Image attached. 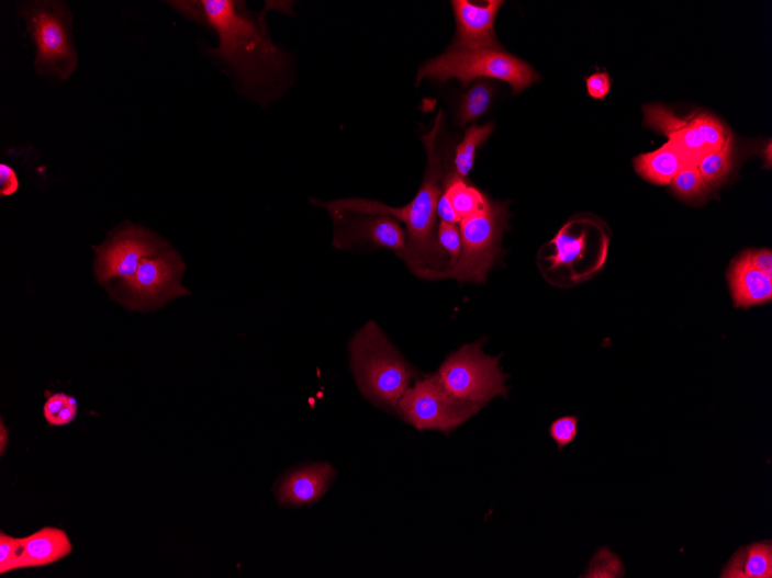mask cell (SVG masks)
<instances>
[{"label":"cell","instance_id":"obj_20","mask_svg":"<svg viewBox=\"0 0 772 578\" xmlns=\"http://www.w3.org/2000/svg\"><path fill=\"white\" fill-rule=\"evenodd\" d=\"M495 86L489 80L477 81L462 95L457 111V124L466 126L488 113L495 92Z\"/></svg>","mask_w":772,"mask_h":578},{"label":"cell","instance_id":"obj_31","mask_svg":"<svg viewBox=\"0 0 772 578\" xmlns=\"http://www.w3.org/2000/svg\"><path fill=\"white\" fill-rule=\"evenodd\" d=\"M19 189V181L14 170L7 166H0V195L10 196Z\"/></svg>","mask_w":772,"mask_h":578},{"label":"cell","instance_id":"obj_1","mask_svg":"<svg viewBox=\"0 0 772 578\" xmlns=\"http://www.w3.org/2000/svg\"><path fill=\"white\" fill-rule=\"evenodd\" d=\"M444 111H439L434 127L423 137L427 150V168L423 184L415 197L404 207L394 208L366 199H342L336 202L313 203L324 209L358 212L372 215H389L402 222L406 230V247L399 257L418 277L430 280L440 271L446 254L437 240V204L444 190V178L450 165V152L444 144Z\"/></svg>","mask_w":772,"mask_h":578},{"label":"cell","instance_id":"obj_26","mask_svg":"<svg viewBox=\"0 0 772 578\" xmlns=\"http://www.w3.org/2000/svg\"><path fill=\"white\" fill-rule=\"evenodd\" d=\"M437 240L440 250L450 257L449 265L452 267L459 259L461 253V234L460 228L456 225L440 222L437 227ZM449 267V269H450Z\"/></svg>","mask_w":772,"mask_h":578},{"label":"cell","instance_id":"obj_27","mask_svg":"<svg viewBox=\"0 0 772 578\" xmlns=\"http://www.w3.org/2000/svg\"><path fill=\"white\" fill-rule=\"evenodd\" d=\"M20 539L0 533V575L19 570Z\"/></svg>","mask_w":772,"mask_h":578},{"label":"cell","instance_id":"obj_9","mask_svg":"<svg viewBox=\"0 0 772 578\" xmlns=\"http://www.w3.org/2000/svg\"><path fill=\"white\" fill-rule=\"evenodd\" d=\"M646 124L664 135L690 163L697 162L713 151L724 147L731 133L713 115L697 113L681 118L661 104L644 107Z\"/></svg>","mask_w":772,"mask_h":578},{"label":"cell","instance_id":"obj_12","mask_svg":"<svg viewBox=\"0 0 772 578\" xmlns=\"http://www.w3.org/2000/svg\"><path fill=\"white\" fill-rule=\"evenodd\" d=\"M164 243L145 231L130 228L97 248V277L101 283L121 279L127 284L142 262L164 250Z\"/></svg>","mask_w":772,"mask_h":578},{"label":"cell","instance_id":"obj_17","mask_svg":"<svg viewBox=\"0 0 772 578\" xmlns=\"http://www.w3.org/2000/svg\"><path fill=\"white\" fill-rule=\"evenodd\" d=\"M687 165L691 163L670 141L654 151L639 155L634 160L636 172L656 185L671 184L675 175Z\"/></svg>","mask_w":772,"mask_h":578},{"label":"cell","instance_id":"obj_16","mask_svg":"<svg viewBox=\"0 0 772 578\" xmlns=\"http://www.w3.org/2000/svg\"><path fill=\"white\" fill-rule=\"evenodd\" d=\"M731 293L737 308L764 305L772 299V277L758 271L743 252L729 271Z\"/></svg>","mask_w":772,"mask_h":578},{"label":"cell","instance_id":"obj_5","mask_svg":"<svg viewBox=\"0 0 772 578\" xmlns=\"http://www.w3.org/2000/svg\"><path fill=\"white\" fill-rule=\"evenodd\" d=\"M508 207L491 202L481 213L460 222L461 253L458 261L433 275L434 280L455 279L460 283H483L501 249L502 234L508 225Z\"/></svg>","mask_w":772,"mask_h":578},{"label":"cell","instance_id":"obj_21","mask_svg":"<svg viewBox=\"0 0 772 578\" xmlns=\"http://www.w3.org/2000/svg\"><path fill=\"white\" fill-rule=\"evenodd\" d=\"M732 136L719 150L705 155L696 167L702 180L712 190L718 188L727 180L734 167Z\"/></svg>","mask_w":772,"mask_h":578},{"label":"cell","instance_id":"obj_2","mask_svg":"<svg viewBox=\"0 0 772 578\" xmlns=\"http://www.w3.org/2000/svg\"><path fill=\"white\" fill-rule=\"evenodd\" d=\"M189 19L202 22L219 36V47L212 52L248 86L268 88L286 75V55L271 41L267 27L233 0L174 2Z\"/></svg>","mask_w":772,"mask_h":578},{"label":"cell","instance_id":"obj_15","mask_svg":"<svg viewBox=\"0 0 772 578\" xmlns=\"http://www.w3.org/2000/svg\"><path fill=\"white\" fill-rule=\"evenodd\" d=\"M72 552L68 533L58 528H42L33 535L20 539L19 569L54 565Z\"/></svg>","mask_w":772,"mask_h":578},{"label":"cell","instance_id":"obj_18","mask_svg":"<svg viewBox=\"0 0 772 578\" xmlns=\"http://www.w3.org/2000/svg\"><path fill=\"white\" fill-rule=\"evenodd\" d=\"M720 578H771L772 545L770 541L739 548L727 563Z\"/></svg>","mask_w":772,"mask_h":578},{"label":"cell","instance_id":"obj_24","mask_svg":"<svg viewBox=\"0 0 772 578\" xmlns=\"http://www.w3.org/2000/svg\"><path fill=\"white\" fill-rule=\"evenodd\" d=\"M671 184L674 194L680 199L689 200V202L703 199L711 191L703 182L696 165L692 163L683 168Z\"/></svg>","mask_w":772,"mask_h":578},{"label":"cell","instance_id":"obj_29","mask_svg":"<svg viewBox=\"0 0 772 578\" xmlns=\"http://www.w3.org/2000/svg\"><path fill=\"white\" fill-rule=\"evenodd\" d=\"M588 94L594 100H604L611 92L612 80L606 72H597L585 79Z\"/></svg>","mask_w":772,"mask_h":578},{"label":"cell","instance_id":"obj_11","mask_svg":"<svg viewBox=\"0 0 772 578\" xmlns=\"http://www.w3.org/2000/svg\"><path fill=\"white\" fill-rule=\"evenodd\" d=\"M184 270L183 260L175 251H161L146 258L134 280L126 284L135 306L163 304L188 295L181 284Z\"/></svg>","mask_w":772,"mask_h":578},{"label":"cell","instance_id":"obj_4","mask_svg":"<svg viewBox=\"0 0 772 578\" xmlns=\"http://www.w3.org/2000/svg\"><path fill=\"white\" fill-rule=\"evenodd\" d=\"M425 79L446 83L459 80L468 87L477 79L508 82L516 95L539 80L536 71L522 59L501 50H454L428 60L418 70L416 84Z\"/></svg>","mask_w":772,"mask_h":578},{"label":"cell","instance_id":"obj_30","mask_svg":"<svg viewBox=\"0 0 772 578\" xmlns=\"http://www.w3.org/2000/svg\"><path fill=\"white\" fill-rule=\"evenodd\" d=\"M74 397L58 393L48 398V401L43 407V416L51 426H54L56 418L68 407Z\"/></svg>","mask_w":772,"mask_h":578},{"label":"cell","instance_id":"obj_22","mask_svg":"<svg viewBox=\"0 0 772 578\" xmlns=\"http://www.w3.org/2000/svg\"><path fill=\"white\" fill-rule=\"evenodd\" d=\"M494 128V124L490 123L483 126L472 125L467 129L465 140L455 150L454 168L460 177L467 178L470 174L478 148L489 140Z\"/></svg>","mask_w":772,"mask_h":578},{"label":"cell","instance_id":"obj_10","mask_svg":"<svg viewBox=\"0 0 772 578\" xmlns=\"http://www.w3.org/2000/svg\"><path fill=\"white\" fill-rule=\"evenodd\" d=\"M334 220V247L348 250L361 243L401 254L406 247V230L389 215L327 209Z\"/></svg>","mask_w":772,"mask_h":578},{"label":"cell","instance_id":"obj_32","mask_svg":"<svg viewBox=\"0 0 772 578\" xmlns=\"http://www.w3.org/2000/svg\"><path fill=\"white\" fill-rule=\"evenodd\" d=\"M749 261L763 274L772 277V253L770 250L746 251Z\"/></svg>","mask_w":772,"mask_h":578},{"label":"cell","instance_id":"obj_25","mask_svg":"<svg viewBox=\"0 0 772 578\" xmlns=\"http://www.w3.org/2000/svg\"><path fill=\"white\" fill-rule=\"evenodd\" d=\"M579 419L578 416H564L551 422L549 435L556 441L560 452L577 440L579 434Z\"/></svg>","mask_w":772,"mask_h":578},{"label":"cell","instance_id":"obj_3","mask_svg":"<svg viewBox=\"0 0 772 578\" xmlns=\"http://www.w3.org/2000/svg\"><path fill=\"white\" fill-rule=\"evenodd\" d=\"M349 351L361 393L370 403L399 413L400 401L416 376L415 369L373 321L353 338Z\"/></svg>","mask_w":772,"mask_h":578},{"label":"cell","instance_id":"obj_7","mask_svg":"<svg viewBox=\"0 0 772 578\" xmlns=\"http://www.w3.org/2000/svg\"><path fill=\"white\" fill-rule=\"evenodd\" d=\"M22 15L35 42V68L40 73L66 80L75 72L78 56L71 34V16L61 3H32Z\"/></svg>","mask_w":772,"mask_h":578},{"label":"cell","instance_id":"obj_13","mask_svg":"<svg viewBox=\"0 0 772 578\" xmlns=\"http://www.w3.org/2000/svg\"><path fill=\"white\" fill-rule=\"evenodd\" d=\"M504 2L490 0L486 5H475L468 0H454L457 34L454 50H501L495 34V19Z\"/></svg>","mask_w":772,"mask_h":578},{"label":"cell","instance_id":"obj_6","mask_svg":"<svg viewBox=\"0 0 772 578\" xmlns=\"http://www.w3.org/2000/svg\"><path fill=\"white\" fill-rule=\"evenodd\" d=\"M500 359L482 351L481 343L451 353L437 373L440 384L456 398L483 407L497 396L508 397V375Z\"/></svg>","mask_w":772,"mask_h":578},{"label":"cell","instance_id":"obj_28","mask_svg":"<svg viewBox=\"0 0 772 578\" xmlns=\"http://www.w3.org/2000/svg\"><path fill=\"white\" fill-rule=\"evenodd\" d=\"M607 566L624 569L619 557H616L609 549L598 551V553L594 555L583 577H614V574Z\"/></svg>","mask_w":772,"mask_h":578},{"label":"cell","instance_id":"obj_23","mask_svg":"<svg viewBox=\"0 0 772 578\" xmlns=\"http://www.w3.org/2000/svg\"><path fill=\"white\" fill-rule=\"evenodd\" d=\"M586 239L588 235L585 231L579 236H573L567 231V228L561 229L550 242L556 248L555 254L546 258L550 262V270L553 271L559 269V267L579 262L586 251Z\"/></svg>","mask_w":772,"mask_h":578},{"label":"cell","instance_id":"obj_19","mask_svg":"<svg viewBox=\"0 0 772 578\" xmlns=\"http://www.w3.org/2000/svg\"><path fill=\"white\" fill-rule=\"evenodd\" d=\"M443 195L448 199L460 219H465L486 209L491 200L481 191L470 185L449 165L444 178Z\"/></svg>","mask_w":772,"mask_h":578},{"label":"cell","instance_id":"obj_8","mask_svg":"<svg viewBox=\"0 0 772 578\" xmlns=\"http://www.w3.org/2000/svg\"><path fill=\"white\" fill-rule=\"evenodd\" d=\"M481 406L461 401L439 382L437 374L409 387L399 405V415L417 431L450 433L475 416Z\"/></svg>","mask_w":772,"mask_h":578},{"label":"cell","instance_id":"obj_14","mask_svg":"<svg viewBox=\"0 0 772 578\" xmlns=\"http://www.w3.org/2000/svg\"><path fill=\"white\" fill-rule=\"evenodd\" d=\"M337 473L328 463L302 466L280 481L277 498L281 506L301 507L318 502L333 485Z\"/></svg>","mask_w":772,"mask_h":578},{"label":"cell","instance_id":"obj_33","mask_svg":"<svg viewBox=\"0 0 772 578\" xmlns=\"http://www.w3.org/2000/svg\"><path fill=\"white\" fill-rule=\"evenodd\" d=\"M9 446V430L5 428L4 422H0V455H4L7 447Z\"/></svg>","mask_w":772,"mask_h":578}]
</instances>
